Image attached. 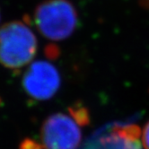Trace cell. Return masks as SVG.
<instances>
[{
	"mask_svg": "<svg viewBox=\"0 0 149 149\" xmlns=\"http://www.w3.org/2000/svg\"><path fill=\"white\" fill-rule=\"evenodd\" d=\"M37 51V39L26 24L10 22L0 28V64L19 69L33 60Z\"/></svg>",
	"mask_w": 149,
	"mask_h": 149,
	"instance_id": "cell-1",
	"label": "cell"
},
{
	"mask_svg": "<svg viewBox=\"0 0 149 149\" xmlns=\"http://www.w3.org/2000/svg\"><path fill=\"white\" fill-rule=\"evenodd\" d=\"M34 23L40 33L51 40L68 38L78 25L76 8L68 0H46L35 10Z\"/></svg>",
	"mask_w": 149,
	"mask_h": 149,
	"instance_id": "cell-2",
	"label": "cell"
},
{
	"mask_svg": "<svg viewBox=\"0 0 149 149\" xmlns=\"http://www.w3.org/2000/svg\"><path fill=\"white\" fill-rule=\"evenodd\" d=\"M40 136L45 149H77L82 135L79 126L72 118L55 113L42 124Z\"/></svg>",
	"mask_w": 149,
	"mask_h": 149,
	"instance_id": "cell-3",
	"label": "cell"
},
{
	"mask_svg": "<svg viewBox=\"0 0 149 149\" xmlns=\"http://www.w3.org/2000/svg\"><path fill=\"white\" fill-rule=\"evenodd\" d=\"M23 87L30 97L48 100L58 91L61 79L56 67L46 61L31 63L24 74Z\"/></svg>",
	"mask_w": 149,
	"mask_h": 149,
	"instance_id": "cell-4",
	"label": "cell"
},
{
	"mask_svg": "<svg viewBox=\"0 0 149 149\" xmlns=\"http://www.w3.org/2000/svg\"><path fill=\"white\" fill-rule=\"evenodd\" d=\"M68 111L71 118L79 126H86L90 122V115L86 106L82 104H74L69 107Z\"/></svg>",
	"mask_w": 149,
	"mask_h": 149,
	"instance_id": "cell-5",
	"label": "cell"
},
{
	"mask_svg": "<svg viewBox=\"0 0 149 149\" xmlns=\"http://www.w3.org/2000/svg\"><path fill=\"white\" fill-rule=\"evenodd\" d=\"M19 149H45V147L31 138H26L20 144Z\"/></svg>",
	"mask_w": 149,
	"mask_h": 149,
	"instance_id": "cell-6",
	"label": "cell"
},
{
	"mask_svg": "<svg viewBox=\"0 0 149 149\" xmlns=\"http://www.w3.org/2000/svg\"><path fill=\"white\" fill-rule=\"evenodd\" d=\"M142 146L145 149H149V121L145 125L141 136Z\"/></svg>",
	"mask_w": 149,
	"mask_h": 149,
	"instance_id": "cell-7",
	"label": "cell"
},
{
	"mask_svg": "<svg viewBox=\"0 0 149 149\" xmlns=\"http://www.w3.org/2000/svg\"><path fill=\"white\" fill-rule=\"evenodd\" d=\"M47 50H48V56L49 57V58H56L57 57V55H58V52H57V48L56 47H50V48H48L47 49Z\"/></svg>",
	"mask_w": 149,
	"mask_h": 149,
	"instance_id": "cell-8",
	"label": "cell"
}]
</instances>
